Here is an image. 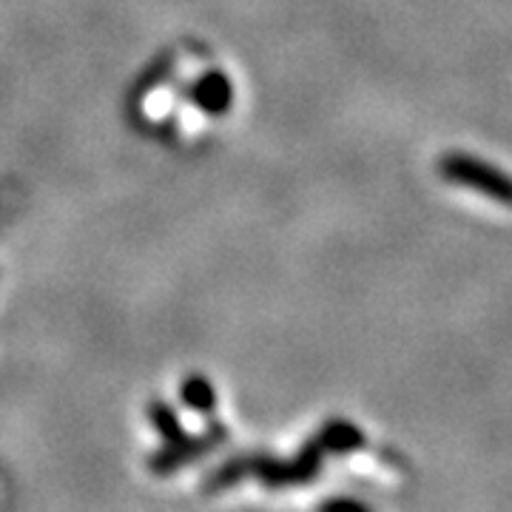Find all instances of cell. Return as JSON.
<instances>
[{"label":"cell","mask_w":512,"mask_h":512,"mask_svg":"<svg viewBox=\"0 0 512 512\" xmlns=\"http://www.w3.org/2000/svg\"><path fill=\"white\" fill-rule=\"evenodd\" d=\"M316 512H373V510H370L367 504H362V501H356V498H345V495H339V498H328V501H322Z\"/></svg>","instance_id":"10"},{"label":"cell","mask_w":512,"mask_h":512,"mask_svg":"<svg viewBox=\"0 0 512 512\" xmlns=\"http://www.w3.org/2000/svg\"><path fill=\"white\" fill-rule=\"evenodd\" d=\"M316 444L322 447V453H333V456H345V453H356L367 444L365 433L345 419H328L319 433H316Z\"/></svg>","instance_id":"5"},{"label":"cell","mask_w":512,"mask_h":512,"mask_svg":"<svg viewBox=\"0 0 512 512\" xmlns=\"http://www.w3.org/2000/svg\"><path fill=\"white\" fill-rule=\"evenodd\" d=\"M254 464H256V453H248V456H234L228 461H222L220 467H214L205 481H202V490L205 493H220V490H228L239 484L242 478L254 476Z\"/></svg>","instance_id":"6"},{"label":"cell","mask_w":512,"mask_h":512,"mask_svg":"<svg viewBox=\"0 0 512 512\" xmlns=\"http://www.w3.org/2000/svg\"><path fill=\"white\" fill-rule=\"evenodd\" d=\"M228 439V430L222 424H211L200 436H180L174 441H165L157 453L148 456V470L154 476H171L177 470H183L185 464L197 461V458L208 456L211 450H217L222 441Z\"/></svg>","instance_id":"2"},{"label":"cell","mask_w":512,"mask_h":512,"mask_svg":"<svg viewBox=\"0 0 512 512\" xmlns=\"http://www.w3.org/2000/svg\"><path fill=\"white\" fill-rule=\"evenodd\" d=\"M441 180L461 185V188H473L478 194L490 197V200L510 205L512 200V183L510 177L498 168V165L487 163L481 157L464 154V151H447L436 163Z\"/></svg>","instance_id":"1"},{"label":"cell","mask_w":512,"mask_h":512,"mask_svg":"<svg viewBox=\"0 0 512 512\" xmlns=\"http://www.w3.org/2000/svg\"><path fill=\"white\" fill-rule=\"evenodd\" d=\"M322 447L316 441L302 444V450L291 461H279L274 456H259L256 453L254 476L265 487H293V484H308L322 470Z\"/></svg>","instance_id":"3"},{"label":"cell","mask_w":512,"mask_h":512,"mask_svg":"<svg viewBox=\"0 0 512 512\" xmlns=\"http://www.w3.org/2000/svg\"><path fill=\"white\" fill-rule=\"evenodd\" d=\"M188 103L208 117H225L234 109V83L222 69H205L188 83Z\"/></svg>","instance_id":"4"},{"label":"cell","mask_w":512,"mask_h":512,"mask_svg":"<svg viewBox=\"0 0 512 512\" xmlns=\"http://www.w3.org/2000/svg\"><path fill=\"white\" fill-rule=\"evenodd\" d=\"M174 66H177L174 55H163L160 60H154L146 72L140 74V80H137V86H134L131 97H134V100H140V97H146L148 92H154L157 86H163V80H168V77H171Z\"/></svg>","instance_id":"9"},{"label":"cell","mask_w":512,"mask_h":512,"mask_svg":"<svg viewBox=\"0 0 512 512\" xmlns=\"http://www.w3.org/2000/svg\"><path fill=\"white\" fill-rule=\"evenodd\" d=\"M146 416L148 421H151V427L163 436V441H174V439H180V436H185L183 421H180V416H177V410H174L168 402H163V399L148 402Z\"/></svg>","instance_id":"8"},{"label":"cell","mask_w":512,"mask_h":512,"mask_svg":"<svg viewBox=\"0 0 512 512\" xmlns=\"http://www.w3.org/2000/svg\"><path fill=\"white\" fill-rule=\"evenodd\" d=\"M180 399L188 410L211 416L217 410V387L211 384V379H205L202 373H188L180 384Z\"/></svg>","instance_id":"7"}]
</instances>
